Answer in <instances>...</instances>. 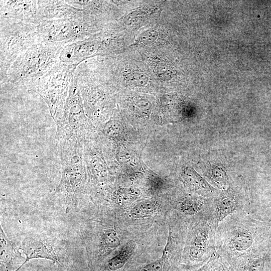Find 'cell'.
Instances as JSON below:
<instances>
[{"mask_svg": "<svg viewBox=\"0 0 271 271\" xmlns=\"http://www.w3.org/2000/svg\"><path fill=\"white\" fill-rule=\"evenodd\" d=\"M56 144L60 151L62 174L54 195L61 200L68 211L77 207L85 188L83 144L75 140L60 141Z\"/></svg>", "mask_w": 271, "mask_h": 271, "instance_id": "cell-3", "label": "cell"}, {"mask_svg": "<svg viewBox=\"0 0 271 271\" xmlns=\"http://www.w3.org/2000/svg\"><path fill=\"white\" fill-rule=\"evenodd\" d=\"M267 248L234 260L231 264L234 271H271V250Z\"/></svg>", "mask_w": 271, "mask_h": 271, "instance_id": "cell-14", "label": "cell"}, {"mask_svg": "<svg viewBox=\"0 0 271 271\" xmlns=\"http://www.w3.org/2000/svg\"><path fill=\"white\" fill-rule=\"evenodd\" d=\"M99 249L97 256H101L108 250L119 246L121 243L116 231L113 228H103L99 234Z\"/></svg>", "mask_w": 271, "mask_h": 271, "instance_id": "cell-18", "label": "cell"}, {"mask_svg": "<svg viewBox=\"0 0 271 271\" xmlns=\"http://www.w3.org/2000/svg\"><path fill=\"white\" fill-rule=\"evenodd\" d=\"M215 229L210 220L199 221L191 234L186 249L189 261L195 266L202 267L217 252Z\"/></svg>", "mask_w": 271, "mask_h": 271, "instance_id": "cell-8", "label": "cell"}, {"mask_svg": "<svg viewBox=\"0 0 271 271\" xmlns=\"http://www.w3.org/2000/svg\"><path fill=\"white\" fill-rule=\"evenodd\" d=\"M1 271H19L24 257L9 239L1 225Z\"/></svg>", "mask_w": 271, "mask_h": 271, "instance_id": "cell-15", "label": "cell"}, {"mask_svg": "<svg viewBox=\"0 0 271 271\" xmlns=\"http://www.w3.org/2000/svg\"><path fill=\"white\" fill-rule=\"evenodd\" d=\"M78 66L59 62L28 90L43 99L56 126L61 121L71 81Z\"/></svg>", "mask_w": 271, "mask_h": 271, "instance_id": "cell-5", "label": "cell"}, {"mask_svg": "<svg viewBox=\"0 0 271 271\" xmlns=\"http://www.w3.org/2000/svg\"><path fill=\"white\" fill-rule=\"evenodd\" d=\"M89 18L81 15L73 18L41 21L38 30L42 41L66 45L87 38L92 30Z\"/></svg>", "mask_w": 271, "mask_h": 271, "instance_id": "cell-7", "label": "cell"}, {"mask_svg": "<svg viewBox=\"0 0 271 271\" xmlns=\"http://www.w3.org/2000/svg\"><path fill=\"white\" fill-rule=\"evenodd\" d=\"M37 4L40 22L73 18L82 14L81 10L67 1H37Z\"/></svg>", "mask_w": 271, "mask_h": 271, "instance_id": "cell-13", "label": "cell"}, {"mask_svg": "<svg viewBox=\"0 0 271 271\" xmlns=\"http://www.w3.org/2000/svg\"><path fill=\"white\" fill-rule=\"evenodd\" d=\"M38 24L1 18V83L17 58L34 44L42 41Z\"/></svg>", "mask_w": 271, "mask_h": 271, "instance_id": "cell-4", "label": "cell"}, {"mask_svg": "<svg viewBox=\"0 0 271 271\" xmlns=\"http://www.w3.org/2000/svg\"><path fill=\"white\" fill-rule=\"evenodd\" d=\"M217 252L230 264L237 258L267 247V225L242 211L226 217L215 233Z\"/></svg>", "mask_w": 271, "mask_h": 271, "instance_id": "cell-1", "label": "cell"}, {"mask_svg": "<svg viewBox=\"0 0 271 271\" xmlns=\"http://www.w3.org/2000/svg\"><path fill=\"white\" fill-rule=\"evenodd\" d=\"M64 46L47 41L34 44L13 63L1 85L7 83L28 91L35 82L60 62Z\"/></svg>", "mask_w": 271, "mask_h": 271, "instance_id": "cell-2", "label": "cell"}, {"mask_svg": "<svg viewBox=\"0 0 271 271\" xmlns=\"http://www.w3.org/2000/svg\"><path fill=\"white\" fill-rule=\"evenodd\" d=\"M140 193V190L137 188H118L113 191L110 199L118 205H128L136 200Z\"/></svg>", "mask_w": 271, "mask_h": 271, "instance_id": "cell-19", "label": "cell"}, {"mask_svg": "<svg viewBox=\"0 0 271 271\" xmlns=\"http://www.w3.org/2000/svg\"><path fill=\"white\" fill-rule=\"evenodd\" d=\"M163 262L160 259L150 263L144 266L141 271H162Z\"/></svg>", "mask_w": 271, "mask_h": 271, "instance_id": "cell-23", "label": "cell"}, {"mask_svg": "<svg viewBox=\"0 0 271 271\" xmlns=\"http://www.w3.org/2000/svg\"><path fill=\"white\" fill-rule=\"evenodd\" d=\"M163 185V180L159 177L151 176L149 179L148 185L152 192L159 191L162 188Z\"/></svg>", "mask_w": 271, "mask_h": 271, "instance_id": "cell-22", "label": "cell"}, {"mask_svg": "<svg viewBox=\"0 0 271 271\" xmlns=\"http://www.w3.org/2000/svg\"><path fill=\"white\" fill-rule=\"evenodd\" d=\"M83 156L89 177L87 184L101 187L107 182L108 171L98 146L89 141L83 142Z\"/></svg>", "mask_w": 271, "mask_h": 271, "instance_id": "cell-10", "label": "cell"}, {"mask_svg": "<svg viewBox=\"0 0 271 271\" xmlns=\"http://www.w3.org/2000/svg\"><path fill=\"white\" fill-rule=\"evenodd\" d=\"M249 205L245 197L227 191L219 198H214V210L210 221L216 229L221 222L232 214L242 211L250 213Z\"/></svg>", "mask_w": 271, "mask_h": 271, "instance_id": "cell-11", "label": "cell"}, {"mask_svg": "<svg viewBox=\"0 0 271 271\" xmlns=\"http://www.w3.org/2000/svg\"><path fill=\"white\" fill-rule=\"evenodd\" d=\"M198 271H234L232 265L217 252Z\"/></svg>", "mask_w": 271, "mask_h": 271, "instance_id": "cell-20", "label": "cell"}, {"mask_svg": "<svg viewBox=\"0 0 271 271\" xmlns=\"http://www.w3.org/2000/svg\"><path fill=\"white\" fill-rule=\"evenodd\" d=\"M19 249L26 256L22 266L34 258L49 259L62 266L66 259V254L59 241L55 237L45 235L36 234L26 237Z\"/></svg>", "mask_w": 271, "mask_h": 271, "instance_id": "cell-9", "label": "cell"}, {"mask_svg": "<svg viewBox=\"0 0 271 271\" xmlns=\"http://www.w3.org/2000/svg\"><path fill=\"white\" fill-rule=\"evenodd\" d=\"M136 246V244L133 240L127 242L117 254L107 261V269L109 271H116L122 267L132 255Z\"/></svg>", "mask_w": 271, "mask_h": 271, "instance_id": "cell-17", "label": "cell"}, {"mask_svg": "<svg viewBox=\"0 0 271 271\" xmlns=\"http://www.w3.org/2000/svg\"><path fill=\"white\" fill-rule=\"evenodd\" d=\"M156 210V205L153 202L145 200L135 205L131 209L130 214L133 218H143L153 214Z\"/></svg>", "mask_w": 271, "mask_h": 271, "instance_id": "cell-21", "label": "cell"}, {"mask_svg": "<svg viewBox=\"0 0 271 271\" xmlns=\"http://www.w3.org/2000/svg\"><path fill=\"white\" fill-rule=\"evenodd\" d=\"M89 122L86 117L77 80L73 76L61 121L57 126L55 141L87 138Z\"/></svg>", "mask_w": 271, "mask_h": 271, "instance_id": "cell-6", "label": "cell"}, {"mask_svg": "<svg viewBox=\"0 0 271 271\" xmlns=\"http://www.w3.org/2000/svg\"><path fill=\"white\" fill-rule=\"evenodd\" d=\"M181 177L186 185L201 196L215 198L219 194L216 189L209 185L193 169L185 168L181 174Z\"/></svg>", "mask_w": 271, "mask_h": 271, "instance_id": "cell-16", "label": "cell"}, {"mask_svg": "<svg viewBox=\"0 0 271 271\" xmlns=\"http://www.w3.org/2000/svg\"><path fill=\"white\" fill-rule=\"evenodd\" d=\"M1 18L39 24L37 1H1Z\"/></svg>", "mask_w": 271, "mask_h": 271, "instance_id": "cell-12", "label": "cell"}]
</instances>
